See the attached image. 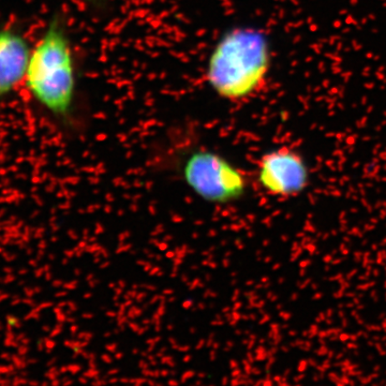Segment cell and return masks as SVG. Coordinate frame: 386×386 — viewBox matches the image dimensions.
Listing matches in <instances>:
<instances>
[{"label":"cell","instance_id":"cell-1","mask_svg":"<svg viewBox=\"0 0 386 386\" xmlns=\"http://www.w3.org/2000/svg\"><path fill=\"white\" fill-rule=\"evenodd\" d=\"M24 85L38 106L68 139L87 129L79 112L77 69L66 21L54 15L32 46Z\"/></svg>","mask_w":386,"mask_h":386},{"label":"cell","instance_id":"cell-2","mask_svg":"<svg viewBox=\"0 0 386 386\" xmlns=\"http://www.w3.org/2000/svg\"><path fill=\"white\" fill-rule=\"evenodd\" d=\"M270 64L266 33L255 27L236 26L225 30L211 47L204 77L218 98L238 103L264 88Z\"/></svg>","mask_w":386,"mask_h":386},{"label":"cell","instance_id":"cell-3","mask_svg":"<svg viewBox=\"0 0 386 386\" xmlns=\"http://www.w3.org/2000/svg\"><path fill=\"white\" fill-rule=\"evenodd\" d=\"M161 155L157 164L179 180L200 200L225 206L247 196L251 178L242 167L217 150L201 144L177 145Z\"/></svg>","mask_w":386,"mask_h":386},{"label":"cell","instance_id":"cell-4","mask_svg":"<svg viewBox=\"0 0 386 386\" xmlns=\"http://www.w3.org/2000/svg\"><path fill=\"white\" fill-rule=\"evenodd\" d=\"M256 186L268 196L291 199L308 189L311 170L305 157L296 149L281 146L264 152L253 174Z\"/></svg>","mask_w":386,"mask_h":386},{"label":"cell","instance_id":"cell-5","mask_svg":"<svg viewBox=\"0 0 386 386\" xmlns=\"http://www.w3.org/2000/svg\"><path fill=\"white\" fill-rule=\"evenodd\" d=\"M32 46L18 29L0 26V100L24 84Z\"/></svg>","mask_w":386,"mask_h":386},{"label":"cell","instance_id":"cell-6","mask_svg":"<svg viewBox=\"0 0 386 386\" xmlns=\"http://www.w3.org/2000/svg\"><path fill=\"white\" fill-rule=\"evenodd\" d=\"M85 2L87 3H99V2H102L103 0H84Z\"/></svg>","mask_w":386,"mask_h":386}]
</instances>
